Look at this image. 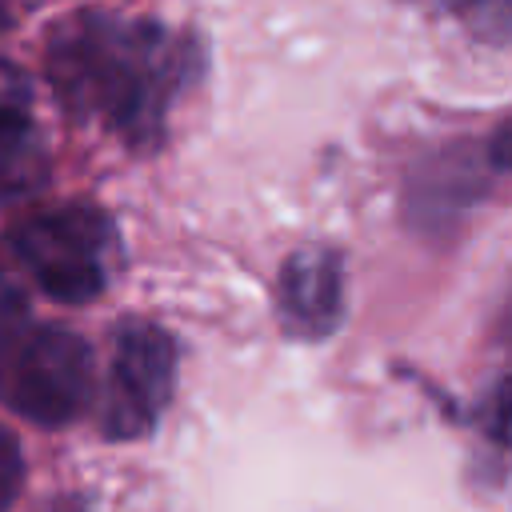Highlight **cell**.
Here are the masks:
<instances>
[{"label":"cell","mask_w":512,"mask_h":512,"mask_svg":"<svg viewBox=\"0 0 512 512\" xmlns=\"http://www.w3.org/2000/svg\"><path fill=\"white\" fill-rule=\"evenodd\" d=\"M44 64L76 120L148 152L164 140L176 96L200 76V48L160 20L76 12L48 32Z\"/></svg>","instance_id":"obj_1"},{"label":"cell","mask_w":512,"mask_h":512,"mask_svg":"<svg viewBox=\"0 0 512 512\" xmlns=\"http://www.w3.org/2000/svg\"><path fill=\"white\" fill-rule=\"evenodd\" d=\"M8 248L20 272L56 304H92L116 276L120 236L108 212L84 200L36 208L16 220Z\"/></svg>","instance_id":"obj_2"},{"label":"cell","mask_w":512,"mask_h":512,"mask_svg":"<svg viewBox=\"0 0 512 512\" xmlns=\"http://www.w3.org/2000/svg\"><path fill=\"white\" fill-rule=\"evenodd\" d=\"M92 348L60 324L16 320L0 332V404L36 428H68L92 404Z\"/></svg>","instance_id":"obj_3"},{"label":"cell","mask_w":512,"mask_h":512,"mask_svg":"<svg viewBox=\"0 0 512 512\" xmlns=\"http://www.w3.org/2000/svg\"><path fill=\"white\" fill-rule=\"evenodd\" d=\"M176 392V340L144 316H124L112 332L108 384L100 400L104 440H144Z\"/></svg>","instance_id":"obj_4"},{"label":"cell","mask_w":512,"mask_h":512,"mask_svg":"<svg viewBox=\"0 0 512 512\" xmlns=\"http://www.w3.org/2000/svg\"><path fill=\"white\" fill-rule=\"evenodd\" d=\"M272 300L292 340H328L344 320V256L324 244L296 248L276 272Z\"/></svg>","instance_id":"obj_5"},{"label":"cell","mask_w":512,"mask_h":512,"mask_svg":"<svg viewBox=\"0 0 512 512\" xmlns=\"http://www.w3.org/2000/svg\"><path fill=\"white\" fill-rule=\"evenodd\" d=\"M48 152L36 124L32 84L20 68L0 60V196L28 192L44 180Z\"/></svg>","instance_id":"obj_6"},{"label":"cell","mask_w":512,"mask_h":512,"mask_svg":"<svg viewBox=\"0 0 512 512\" xmlns=\"http://www.w3.org/2000/svg\"><path fill=\"white\" fill-rule=\"evenodd\" d=\"M452 8L464 16V24L496 44L512 40V0H452Z\"/></svg>","instance_id":"obj_7"},{"label":"cell","mask_w":512,"mask_h":512,"mask_svg":"<svg viewBox=\"0 0 512 512\" xmlns=\"http://www.w3.org/2000/svg\"><path fill=\"white\" fill-rule=\"evenodd\" d=\"M20 488H24V452L16 436L0 424V512H12Z\"/></svg>","instance_id":"obj_8"},{"label":"cell","mask_w":512,"mask_h":512,"mask_svg":"<svg viewBox=\"0 0 512 512\" xmlns=\"http://www.w3.org/2000/svg\"><path fill=\"white\" fill-rule=\"evenodd\" d=\"M484 428H488V436H496L500 444H508L512 448V376L488 396V404H484Z\"/></svg>","instance_id":"obj_9"},{"label":"cell","mask_w":512,"mask_h":512,"mask_svg":"<svg viewBox=\"0 0 512 512\" xmlns=\"http://www.w3.org/2000/svg\"><path fill=\"white\" fill-rule=\"evenodd\" d=\"M28 312H24V292L16 288V280L12 276H4L0 272V332L4 328H12L16 320H24Z\"/></svg>","instance_id":"obj_10"},{"label":"cell","mask_w":512,"mask_h":512,"mask_svg":"<svg viewBox=\"0 0 512 512\" xmlns=\"http://www.w3.org/2000/svg\"><path fill=\"white\" fill-rule=\"evenodd\" d=\"M488 160H492L500 172H512V120H504V124L492 132V144H488Z\"/></svg>","instance_id":"obj_11"},{"label":"cell","mask_w":512,"mask_h":512,"mask_svg":"<svg viewBox=\"0 0 512 512\" xmlns=\"http://www.w3.org/2000/svg\"><path fill=\"white\" fill-rule=\"evenodd\" d=\"M40 512H88V508L80 504V496H52L40 504Z\"/></svg>","instance_id":"obj_12"},{"label":"cell","mask_w":512,"mask_h":512,"mask_svg":"<svg viewBox=\"0 0 512 512\" xmlns=\"http://www.w3.org/2000/svg\"><path fill=\"white\" fill-rule=\"evenodd\" d=\"M8 24H12V8L8 0H0V32H8Z\"/></svg>","instance_id":"obj_13"},{"label":"cell","mask_w":512,"mask_h":512,"mask_svg":"<svg viewBox=\"0 0 512 512\" xmlns=\"http://www.w3.org/2000/svg\"><path fill=\"white\" fill-rule=\"evenodd\" d=\"M504 328H508V332H512V308H508V312H504Z\"/></svg>","instance_id":"obj_14"}]
</instances>
